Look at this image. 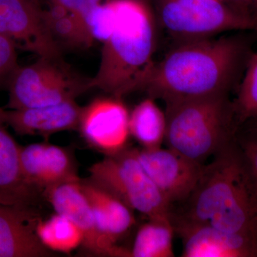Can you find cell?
Here are the masks:
<instances>
[{"mask_svg": "<svg viewBox=\"0 0 257 257\" xmlns=\"http://www.w3.org/2000/svg\"><path fill=\"white\" fill-rule=\"evenodd\" d=\"M40 219L34 207L0 204V257L52 256L37 235Z\"/></svg>", "mask_w": 257, "mask_h": 257, "instance_id": "9a60e30c", "label": "cell"}, {"mask_svg": "<svg viewBox=\"0 0 257 257\" xmlns=\"http://www.w3.org/2000/svg\"><path fill=\"white\" fill-rule=\"evenodd\" d=\"M80 180L51 187L44 194L56 213L78 226L83 234L82 245L88 252L99 256L130 257V250L113 243L98 229L89 202L81 190Z\"/></svg>", "mask_w": 257, "mask_h": 257, "instance_id": "8fae6325", "label": "cell"}, {"mask_svg": "<svg viewBox=\"0 0 257 257\" xmlns=\"http://www.w3.org/2000/svg\"><path fill=\"white\" fill-rule=\"evenodd\" d=\"M182 217L257 239V198L236 139L205 165Z\"/></svg>", "mask_w": 257, "mask_h": 257, "instance_id": "7a4b0ae2", "label": "cell"}, {"mask_svg": "<svg viewBox=\"0 0 257 257\" xmlns=\"http://www.w3.org/2000/svg\"><path fill=\"white\" fill-rule=\"evenodd\" d=\"M167 147L193 161H204L224 150L239 128L230 94L165 102Z\"/></svg>", "mask_w": 257, "mask_h": 257, "instance_id": "277c9868", "label": "cell"}, {"mask_svg": "<svg viewBox=\"0 0 257 257\" xmlns=\"http://www.w3.org/2000/svg\"><path fill=\"white\" fill-rule=\"evenodd\" d=\"M0 121V204L34 207L41 192L28 183L20 165V147Z\"/></svg>", "mask_w": 257, "mask_h": 257, "instance_id": "2e32d148", "label": "cell"}, {"mask_svg": "<svg viewBox=\"0 0 257 257\" xmlns=\"http://www.w3.org/2000/svg\"><path fill=\"white\" fill-rule=\"evenodd\" d=\"M20 165L29 184L43 192L65 182L80 180L72 152L48 143L20 147Z\"/></svg>", "mask_w": 257, "mask_h": 257, "instance_id": "4fadbf2b", "label": "cell"}, {"mask_svg": "<svg viewBox=\"0 0 257 257\" xmlns=\"http://www.w3.org/2000/svg\"><path fill=\"white\" fill-rule=\"evenodd\" d=\"M247 124L253 125V126H254L255 127L257 128V119L253 120V121H250V122H248Z\"/></svg>", "mask_w": 257, "mask_h": 257, "instance_id": "83f0119b", "label": "cell"}, {"mask_svg": "<svg viewBox=\"0 0 257 257\" xmlns=\"http://www.w3.org/2000/svg\"><path fill=\"white\" fill-rule=\"evenodd\" d=\"M234 8L244 14L250 15V8H251V0H233Z\"/></svg>", "mask_w": 257, "mask_h": 257, "instance_id": "484cf974", "label": "cell"}, {"mask_svg": "<svg viewBox=\"0 0 257 257\" xmlns=\"http://www.w3.org/2000/svg\"><path fill=\"white\" fill-rule=\"evenodd\" d=\"M82 110L75 100L25 109L0 107V121L18 135H37L47 140L54 134L78 130Z\"/></svg>", "mask_w": 257, "mask_h": 257, "instance_id": "5bb4252c", "label": "cell"}, {"mask_svg": "<svg viewBox=\"0 0 257 257\" xmlns=\"http://www.w3.org/2000/svg\"><path fill=\"white\" fill-rule=\"evenodd\" d=\"M108 1L109 0H48L45 3H53L60 5L66 9L80 15L84 19V15L89 10Z\"/></svg>", "mask_w": 257, "mask_h": 257, "instance_id": "d4e9b609", "label": "cell"}, {"mask_svg": "<svg viewBox=\"0 0 257 257\" xmlns=\"http://www.w3.org/2000/svg\"><path fill=\"white\" fill-rule=\"evenodd\" d=\"M173 224L170 216L148 219L139 228L130 250L133 257H173Z\"/></svg>", "mask_w": 257, "mask_h": 257, "instance_id": "ffe728a7", "label": "cell"}, {"mask_svg": "<svg viewBox=\"0 0 257 257\" xmlns=\"http://www.w3.org/2000/svg\"><path fill=\"white\" fill-rule=\"evenodd\" d=\"M171 220L183 243L184 257H256L257 239L232 234L182 216Z\"/></svg>", "mask_w": 257, "mask_h": 257, "instance_id": "7c38bea8", "label": "cell"}, {"mask_svg": "<svg viewBox=\"0 0 257 257\" xmlns=\"http://www.w3.org/2000/svg\"><path fill=\"white\" fill-rule=\"evenodd\" d=\"M252 33L175 42L162 60L147 67L135 92L165 103L236 92L254 52Z\"/></svg>", "mask_w": 257, "mask_h": 257, "instance_id": "6da1fadb", "label": "cell"}, {"mask_svg": "<svg viewBox=\"0 0 257 257\" xmlns=\"http://www.w3.org/2000/svg\"><path fill=\"white\" fill-rule=\"evenodd\" d=\"M5 109L56 105L75 100L91 87V78L75 73L62 59L39 57L30 65L19 66L8 84Z\"/></svg>", "mask_w": 257, "mask_h": 257, "instance_id": "8992f818", "label": "cell"}, {"mask_svg": "<svg viewBox=\"0 0 257 257\" xmlns=\"http://www.w3.org/2000/svg\"><path fill=\"white\" fill-rule=\"evenodd\" d=\"M36 233L42 244L51 251L69 253L83 242V234L78 226L57 213L47 220L40 218Z\"/></svg>", "mask_w": 257, "mask_h": 257, "instance_id": "44dd1931", "label": "cell"}, {"mask_svg": "<svg viewBox=\"0 0 257 257\" xmlns=\"http://www.w3.org/2000/svg\"><path fill=\"white\" fill-rule=\"evenodd\" d=\"M232 104L239 130L257 119V52H253L248 60Z\"/></svg>", "mask_w": 257, "mask_h": 257, "instance_id": "7402d4cb", "label": "cell"}, {"mask_svg": "<svg viewBox=\"0 0 257 257\" xmlns=\"http://www.w3.org/2000/svg\"><path fill=\"white\" fill-rule=\"evenodd\" d=\"M159 28L175 42L236 32L257 33V20L221 0H153Z\"/></svg>", "mask_w": 257, "mask_h": 257, "instance_id": "5b68a950", "label": "cell"}, {"mask_svg": "<svg viewBox=\"0 0 257 257\" xmlns=\"http://www.w3.org/2000/svg\"><path fill=\"white\" fill-rule=\"evenodd\" d=\"M114 17L102 42L100 63L91 87L122 99L153 62L158 26L143 0H112Z\"/></svg>", "mask_w": 257, "mask_h": 257, "instance_id": "3957f363", "label": "cell"}, {"mask_svg": "<svg viewBox=\"0 0 257 257\" xmlns=\"http://www.w3.org/2000/svg\"><path fill=\"white\" fill-rule=\"evenodd\" d=\"M130 135L145 149L162 147L165 142L166 117L155 99L147 97L140 101L130 113Z\"/></svg>", "mask_w": 257, "mask_h": 257, "instance_id": "d6986e66", "label": "cell"}, {"mask_svg": "<svg viewBox=\"0 0 257 257\" xmlns=\"http://www.w3.org/2000/svg\"><path fill=\"white\" fill-rule=\"evenodd\" d=\"M130 112L120 98H96L83 107L78 130L89 146L113 155L127 147Z\"/></svg>", "mask_w": 257, "mask_h": 257, "instance_id": "30bf717a", "label": "cell"}, {"mask_svg": "<svg viewBox=\"0 0 257 257\" xmlns=\"http://www.w3.org/2000/svg\"><path fill=\"white\" fill-rule=\"evenodd\" d=\"M250 15L255 20H257V0H251Z\"/></svg>", "mask_w": 257, "mask_h": 257, "instance_id": "4316f807", "label": "cell"}, {"mask_svg": "<svg viewBox=\"0 0 257 257\" xmlns=\"http://www.w3.org/2000/svg\"><path fill=\"white\" fill-rule=\"evenodd\" d=\"M0 34L39 57L62 59L45 25L39 0H0Z\"/></svg>", "mask_w": 257, "mask_h": 257, "instance_id": "9c48e42d", "label": "cell"}, {"mask_svg": "<svg viewBox=\"0 0 257 257\" xmlns=\"http://www.w3.org/2000/svg\"><path fill=\"white\" fill-rule=\"evenodd\" d=\"M44 1L47 2V1H48V0H44Z\"/></svg>", "mask_w": 257, "mask_h": 257, "instance_id": "f1b7e54d", "label": "cell"}, {"mask_svg": "<svg viewBox=\"0 0 257 257\" xmlns=\"http://www.w3.org/2000/svg\"><path fill=\"white\" fill-rule=\"evenodd\" d=\"M19 66L16 45L0 34V89L8 87L10 78Z\"/></svg>", "mask_w": 257, "mask_h": 257, "instance_id": "cb8c5ba5", "label": "cell"}, {"mask_svg": "<svg viewBox=\"0 0 257 257\" xmlns=\"http://www.w3.org/2000/svg\"><path fill=\"white\" fill-rule=\"evenodd\" d=\"M135 152L147 175L171 206L188 200L204 174L205 165L168 147L135 149Z\"/></svg>", "mask_w": 257, "mask_h": 257, "instance_id": "ba28073f", "label": "cell"}, {"mask_svg": "<svg viewBox=\"0 0 257 257\" xmlns=\"http://www.w3.org/2000/svg\"><path fill=\"white\" fill-rule=\"evenodd\" d=\"M245 125L248 130L243 134L238 130L236 142L257 198V128Z\"/></svg>", "mask_w": 257, "mask_h": 257, "instance_id": "603a6c76", "label": "cell"}, {"mask_svg": "<svg viewBox=\"0 0 257 257\" xmlns=\"http://www.w3.org/2000/svg\"><path fill=\"white\" fill-rule=\"evenodd\" d=\"M89 171L88 180L147 219L170 215V204L144 170L135 149L107 155Z\"/></svg>", "mask_w": 257, "mask_h": 257, "instance_id": "52a82bcc", "label": "cell"}, {"mask_svg": "<svg viewBox=\"0 0 257 257\" xmlns=\"http://www.w3.org/2000/svg\"><path fill=\"white\" fill-rule=\"evenodd\" d=\"M79 184L92 209L98 229L117 244V241L136 224L134 211L110 193L99 188L88 179L80 180Z\"/></svg>", "mask_w": 257, "mask_h": 257, "instance_id": "e0dca14e", "label": "cell"}, {"mask_svg": "<svg viewBox=\"0 0 257 257\" xmlns=\"http://www.w3.org/2000/svg\"><path fill=\"white\" fill-rule=\"evenodd\" d=\"M47 5L43 9L44 20L61 50L62 47L80 50L92 46L94 40L80 15L56 3Z\"/></svg>", "mask_w": 257, "mask_h": 257, "instance_id": "ac0fdd59", "label": "cell"}]
</instances>
